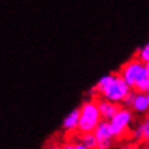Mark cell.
I'll use <instances>...</instances> for the list:
<instances>
[{
    "label": "cell",
    "mask_w": 149,
    "mask_h": 149,
    "mask_svg": "<svg viewBox=\"0 0 149 149\" xmlns=\"http://www.w3.org/2000/svg\"><path fill=\"white\" fill-rule=\"evenodd\" d=\"M130 91L132 87L125 82V80L120 74L111 73L102 76L97 81V84L91 90V95L94 97H102L121 105Z\"/></svg>",
    "instance_id": "cell-1"
},
{
    "label": "cell",
    "mask_w": 149,
    "mask_h": 149,
    "mask_svg": "<svg viewBox=\"0 0 149 149\" xmlns=\"http://www.w3.org/2000/svg\"><path fill=\"white\" fill-rule=\"evenodd\" d=\"M101 120L102 116L99 110L96 97L86 100L80 106V121L77 133H94V130Z\"/></svg>",
    "instance_id": "cell-2"
},
{
    "label": "cell",
    "mask_w": 149,
    "mask_h": 149,
    "mask_svg": "<svg viewBox=\"0 0 149 149\" xmlns=\"http://www.w3.org/2000/svg\"><path fill=\"white\" fill-rule=\"evenodd\" d=\"M133 120H134V111L128 106L124 105L120 106V109L116 111V114L109 120L115 139L119 140L128 135Z\"/></svg>",
    "instance_id": "cell-3"
},
{
    "label": "cell",
    "mask_w": 149,
    "mask_h": 149,
    "mask_svg": "<svg viewBox=\"0 0 149 149\" xmlns=\"http://www.w3.org/2000/svg\"><path fill=\"white\" fill-rule=\"evenodd\" d=\"M145 67V63L139 59L136 56H134L133 58H130L129 61H126L120 68H119L118 73L120 74L123 79L125 80V82L129 85L130 87H133V85L135 84V80L138 79L139 73L141 72Z\"/></svg>",
    "instance_id": "cell-4"
},
{
    "label": "cell",
    "mask_w": 149,
    "mask_h": 149,
    "mask_svg": "<svg viewBox=\"0 0 149 149\" xmlns=\"http://www.w3.org/2000/svg\"><path fill=\"white\" fill-rule=\"evenodd\" d=\"M94 134L97 139V148L99 149H107L110 147H113V143L115 139L113 130L110 126V121L102 119L100 121V124L96 126V129L94 130Z\"/></svg>",
    "instance_id": "cell-5"
},
{
    "label": "cell",
    "mask_w": 149,
    "mask_h": 149,
    "mask_svg": "<svg viewBox=\"0 0 149 149\" xmlns=\"http://www.w3.org/2000/svg\"><path fill=\"white\" fill-rule=\"evenodd\" d=\"M130 109L134 111V114H139V115L148 114V111H149L148 92H136L135 91V95H134Z\"/></svg>",
    "instance_id": "cell-6"
},
{
    "label": "cell",
    "mask_w": 149,
    "mask_h": 149,
    "mask_svg": "<svg viewBox=\"0 0 149 149\" xmlns=\"http://www.w3.org/2000/svg\"><path fill=\"white\" fill-rule=\"evenodd\" d=\"M96 100H97V105H99L100 113H101V116L105 120H110L121 106L120 104L109 101V100L102 99V97H96Z\"/></svg>",
    "instance_id": "cell-7"
},
{
    "label": "cell",
    "mask_w": 149,
    "mask_h": 149,
    "mask_svg": "<svg viewBox=\"0 0 149 149\" xmlns=\"http://www.w3.org/2000/svg\"><path fill=\"white\" fill-rule=\"evenodd\" d=\"M79 121H80V107L74 109L63 119L62 121V129L67 133H73L77 132L79 128Z\"/></svg>",
    "instance_id": "cell-8"
},
{
    "label": "cell",
    "mask_w": 149,
    "mask_h": 149,
    "mask_svg": "<svg viewBox=\"0 0 149 149\" xmlns=\"http://www.w3.org/2000/svg\"><path fill=\"white\" fill-rule=\"evenodd\" d=\"M132 90L136 91V92H148L149 91V70L147 66L141 70L138 79L135 80V84L133 85Z\"/></svg>",
    "instance_id": "cell-9"
},
{
    "label": "cell",
    "mask_w": 149,
    "mask_h": 149,
    "mask_svg": "<svg viewBox=\"0 0 149 149\" xmlns=\"http://www.w3.org/2000/svg\"><path fill=\"white\" fill-rule=\"evenodd\" d=\"M134 136L136 138L139 143L144 144L149 141V115L139 121V124L135 128V132H134Z\"/></svg>",
    "instance_id": "cell-10"
},
{
    "label": "cell",
    "mask_w": 149,
    "mask_h": 149,
    "mask_svg": "<svg viewBox=\"0 0 149 149\" xmlns=\"http://www.w3.org/2000/svg\"><path fill=\"white\" fill-rule=\"evenodd\" d=\"M80 135L77 140L82 143L86 149H96L97 148V139L94 133H79Z\"/></svg>",
    "instance_id": "cell-11"
},
{
    "label": "cell",
    "mask_w": 149,
    "mask_h": 149,
    "mask_svg": "<svg viewBox=\"0 0 149 149\" xmlns=\"http://www.w3.org/2000/svg\"><path fill=\"white\" fill-rule=\"evenodd\" d=\"M135 56L139 59H141L144 63H147L149 61V42L145 43L141 48H139V49L136 51V54Z\"/></svg>",
    "instance_id": "cell-12"
},
{
    "label": "cell",
    "mask_w": 149,
    "mask_h": 149,
    "mask_svg": "<svg viewBox=\"0 0 149 149\" xmlns=\"http://www.w3.org/2000/svg\"><path fill=\"white\" fill-rule=\"evenodd\" d=\"M144 144H145V145H144V147L149 149V141H147V143H144Z\"/></svg>",
    "instance_id": "cell-13"
},
{
    "label": "cell",
    "mask_w": 149,
    "mask_h": 149,
    "mask_svg": "<svg viewBox=\"0 0 149 149\" xmlns=\"http://www.w3.org/2000/svg\"><path fill=\"white\" fill-rule=\"evenodd\" d=\"M145 66H147V67H148V70H149V61H148L147 63H145Z\"/></svg>",
    "instance_id": "cell-14"
},
{
    "label": "cell",
    "mask_w": 149,
    "mask_h": 149,
    "mask_svg": "<svg viewBox=\"0 0 149 149\" xmlns=\"http://www.w3.org/2000/svg\"><path fill=\"white\" fill-rule=\"evenodd\" d=\"M148 101H149V92H148Z\"/></svg>",
    "instance_id": "cell-15"
},
{
    "label": "cell",
    "mask_w": 149,
    "mask_h": 149,
    "mask_svg": "<svg viewBox=\"0 0 149 149\" xmlns=\"http://www.w3.org/2000/svg\"><path fill=\"white\" fill-rule=\"evenodd\" d=\"M148 115H149V111H148Z\"/></svg>",
    "instance_id": "cell-16"
},
{
    "label": "cell",
    "mask_w": 149,
    "mask_h": 149,
    "mask_svg": "<svg viewBox=\"0 0 149 149\" xmlns=\"http://www.w3.org/2000/svg\"><path fill=\"white\" fill-rule=\"evenodd\" d=\"M148 92H149V91H148Z\"/></svg>",
    "instance_id": "cell-17"
}]
</instances>
